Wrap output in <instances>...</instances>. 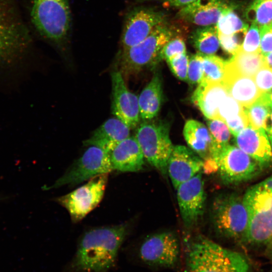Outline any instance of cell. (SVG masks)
<instances>
[{
	"instance_id": "cell-1",
	"label": "cell",
	"mask_w": 272,
	"mask_h": 272,
	"mask_svg": "<svg viewBox=\"0 0 272 272\" xmlns=\"http://www.w3.org/2000/svg\"><path fill=\"white\" fill-rule=\"evenodd\" d=\"M127 231V226L120 224L87 231L80 241L69 270L71 272H107L114 265Z\"/></svg>"
},
{
	"instance_id": "cell-2",
	"label": "cell",
	"mask_w": 272,
	"mask_h": 272,
	"mask_svg": "<svg viewBox=\"0 0 272 272\" xmlns=\"http://www.w3.org/2000/svg\"><path fill=\"white\" fill-rule=\"evenodd\" d=\"M30 16L35 30L62 54H67L72 33L69 0H30Z\"/></svg>"
},
{
	"instance_id": "cell-3",
	"label": "cell",
	"mask_w": 272,
	"mask_h": 272,
	"mask_svg": "<svg viewBox=\"0 0 272 272\" xmlns=\"http://www.w3.org/2000/svg\"><path fill=\"white\" fill-rule=\"evenodd\" d=\"M186 258L187 272H250L241 254L202 237L189 245Z\"/></svg>"
},
{
	"instance_id": "cell-4",
	"label": "cell",
	"mask_w": 272,
	"mask_h": 272,
	"mask_svg": "<svg viewBox=\"0 0 272 272\" xmlns=\"http://www.w3.org/2000/svg\"><path fill=\"white\" fill-rule=\"evenodd\" d=\"M174 34L173 28L165 21L139 43L126 49H119L118 70L123 78L137 75L162 60L161 50Z\"/></svg>"
},
{
	"instance_id": "cell-5",
	"label": "cell",
	"mask_w": 272,
	"mask_h": 272,
	"mask_svg": "<svg viewBox=\"0 0 272 272\" xmlns=\"http://www.w3.org/2000/svg\"><path fill=\"white\" fill-rule=\"evenodd\" d=\"M243 197L248 214L244 242L267 244L272 240V192L258 183L249 187Z\"/></svg>"
},
{
	"instance_id": "cell-6",
	"label": "cell",
	"mask_w": 272,
	"mask_h": 272,
	"mask_svg": "<svg viewBox=\"0 0 272 272\" xmlns=\"http://www.w3.org/2000/svg\"><path fill=\"white\" fill-rule=\"evenodd\" d=\"M212 219L214 228L220 235L244 242L248 214L243 197L236 193L217 197L212 206Z\"/></svg>"
},
{
	"instance_id": "cell-7",
	"label": "cell",
	"mask_w": 272,
	"mask_h": 272,
	"mask_svg": "<svg viewBox=\"0 0 272 272\" xmlns=\"http://www.w3.org/2000/svg\"><path fill=\"white\" fill-rule=\"evenodd\" d=\"M31 38L11 0H0V62L23 54Z\"/></svg>"
},
{
	"instance_id": "cell-8",
	"label": "cell",
	"mask_w": 272,
	"mask_h": 272,
	"mask_svg": "<svg viewBox=\"0 0 272 272\" xmlns=\"http://www.w3.org/2000/svg\"><path fill=\"white\" fill-rule=\"evenodd\" d=\"M170 125L163 121H144L138 128L135 138L145 159L163 175L173 146L169 137Z\"/></svg>"
},
{
	"instance_id": "cell-9",
	"label": "cell",
	"mask_w": 272,
	"mask_h": 272,
	"mask_svg": "<svg viewBox=\"0 0 272 272\" xmlns=\"http://www.w3.org/2000/svg\"><path fill=\"white\" fill-rule=\"evenodd\" d=\"M113 170L109 153L96 146H89L62 176L45 189L74 185Z\"/></svg>"
},
{
	"instance_id": "cell-10",
	"label": "cell",
	"mask_w": 272,
	"mask_h": 272,
	"mask_svg": "<svg viewBox=\"0 0 272 272\" xmlns=\"http://www.w3.org/2000/svg\"><path fill=\"white\" fill-rule=\"evenodd\" d=\"M108 174H102L73 191L60 196L56 201L69 212L74 223L82 220L101 201L107 183Z\"/></svg>"
},
{
	"instance_id": "cell-11",
	"label": "cell",
	"mask_w": 272,
	"mask_h": 272,
	"mask_svg": "<svg viewBox=\"0 0 272 272\" xmlns=\"http://www.w3.org/2000/svg\"><path fill=\"white\" fill-rule=\"evenodd\" d=\"M165 21L164 13L155 8L143 6L132 8L124 18L120 49H126L139 43Z\"/></svg>"
},
{
	"instance_id": "cell-12",
	"label": "cell",
	"mask_w": 272,
	"mask_h": 272,
	"mask_svg": "<svg viewBox=\"0 0 272 272\" xmlns=\"http://www.w3.org/2000/svg\"><path fill=\"white\" fill-rule=\"evenodd\" d=\"M218 171L225 184H237L256 176L262 168L236 146L225 147L218 160Z\"/></svg>"
},
{
	"instance_id": "cell-13",
	"label": "cell",
	"mask_w": 272,
	"mask_h": 272,
	"mask_svg": "<svg viewBox=\"0 0 272 272\" xmlns=\"http://www.w3.org/2000/svg\"><path fill=\"white\" fill-rule=\"evenodd\" d=\"M140 259L147 264L172 267L178 262L179 245L176 236L171 232H163L146 238L139 249Z\"/></svg>"
},
{
	"instance_id": "cell-14",
	"label": "cell",
	"mask_w": 272,
	"mask_h": 272,
	"mask_svg": "<svg viewBox=\"0 0 272 272\" xmlns=\"http://www.w3.org/2000/svg\"><path fill=\"white\" fill-rule=\"evenodd\" d=\"M176 190L182 220L184 226L190 228L197 222L204 211L206 194L201 172L181 184Z\"/></svg>"
},
{
	"instance_id": "cell-15",
	"label": "cell",
	"mask_w": 272,
	"mask_h": 272,
	"mask_svg": "<svg viewBox=\"0 0 272 272\" xmlns=\"http://www.w3.org/2000/svg\"><path fill=\"white\" fill-rule=\"evenodd\" d=\"M111 77L112 113L130 128H133L138 124L140 117L138 98L128 90L118 70L111 72Z\"/></svg>"
},
{
	"instance_id": "cell-16",
	"label": "cell",
	"mask_w": 272,
	"mask_h": 272,
	"mask_svg": "<svg viewBox=\"0 0 272 272\" xmlns=\"http://www.w3.org/2000/svg\"><path fill=\"white\" fill-rule=\"evenodd\" d=\"M183 134L189 148L202 160L204 173L218 171V160L208 128L201 122L191 119L185 122Z\"/></svg>"
},
{
	"instance_id": "cell-17",
	"label": "cell",
	"mask_w": 272,
	"mask_h": 272,
	"mask_svg": "<svg viewBox=\"0 0 272 272\" xmlns=\"http://www.w3.org/2000/svg\"><path fill=\"white\" fill-rule=\"evenodd\" d=\"M203 161L191 149L173 146L167 163V173L175 189L182 183L201 172Z\"/></svg>"
},
{
	"instance_id": "cell-18",
	"label": "cell",
	"mask_w": 272,
	"mask_h": 272,
	"mask_svg": "<svg viewBox=\"0 0 272 272\" xmlns=\"http://www.w3.org/2000/svg\"><path fill=\"white\" fill-rule=\"evenodd\" d=\"M233 7L227 0H196L181 8L177 16L199 26L217 25L222 14Z\"/></svg>"
},
{
	"instance_id": "cell-19",
	"label": "cell",
	"mask_w": 272,
	"mask_h": 272,
	"mask_svg": "<svg viewBox=\"0 0 272 272\" xmlns=\"http://www.w3.org/2000/svg\"><path fill=\"white\" fill-rule=\"evenodd\" d=\"M235 138L236 146L262 168L272 163V147L264 129H255L248 125Z\"/></svg>"
},
{
	"instance_id": "cell-20",
	"label": "cell",
	"mask_w": 272,
	"mask_h": 272,
	"mask_svg": "<svg viewBox=\"0 0 272 272\" xmlns=\"http://www.w3.org/2000/svg\"><path fill=\"white\" fill-rule=\"evenodd\" d=\"M223 84L229 94L244 108L251 106L262 94L253 78L238 73L229 60L226 62Z\"/></svg>"
},
{
	"instance_id": "cell-21",
	"label": "cell",
	"mask_w": 272,
	"mask_h": 272,
	"mask_svg": "<svg viewBox=\"0 0 272 272\" xmlns=\"http://www.w3.org/2000/svg\"><path fill=\"white\" fill-rule=\"evenodd\" d=\"M113 170L137 172L143 169L145 157L135 137H128L109 153Z\"/></svg>"
},
{
	"instance_id": "cell-22",
	"label": "cell",
	"mask_w": 272,
	"mask_h": 272,
	"mask_svg": "<svg viewBox=\"0 0 272 272\" xmlns=\"http://www.w3.org/2000/svg\"><path fill=\"white\" fill-rule=\"evenodd\" d=\"M229 95L223 84L201 81L194 91L191 100L208 119H217L218 108Z\"/></svg>"
},
{
	"instance_id": "cell-23",
	"label": "cell",
	"mask_w": 272,
	"mask_h": 272,
	"mask_svg": "<svg viewBox=\"0 0 272 272\" xmlns=\"http://www.w3.org/2000/svg\"><path fill=\"white\" fill-rule=\"evenodd\" d=\"M130 129L117 117L109 118L84 141V145L99 147L109 153L116 145L129 137Z\"/></svg>"
},
{
	"instance_id": "cell-24",
	"label": "cell",
	"mask_w": 272,
	"mask_h": 272,
	"mask_svg": "<svg viewBox=\"0 0 272 272\" xmlns=\"http://www.w3.org/2000/svg\"><path fill=\"white\" fill-rule=\"evenodd\" d=\"M163 97L162 78L159 73L156 72L138 98L140 115L142 119L149 120L158 115Z\"/></svg>"
},
{
	"instance_id": "cell-25",
	"label": "cell",
	"mask_w": 272,
	"mask_h": 272,
	"mask_svg": "<svg viewBox=\"0 0 272 272\" xmlns=\"http://www.w3.org/2000/svg\"><path fill=\"white\" fill-rule=\"evenodd\" d=\"M189 40L202 55L214 54L220 45L217 25L199 26L191 33Z\"/></svg>"
},
{
	"instance_id": "cell-26",
	"label": "cell",
	"mask_w": 272,
	"mask_h": 272,
	"mask_svg": "<svg viewBox=\"0 0 272 272\" xmlns=\"http://www.w3.org/2000/svg\"><path fill=\"white\" fill-rule=\"evenodd\" d=\"M246 110L249 126L255 129H262L265 131L266 123L272 112V105L269 94H263Z\"/></svg>"
},
{
	"instance_id": "cell-27",
	"label": "cell",
	"mask_w": 272,
	"mask_h": 272,
	"mask_svg": "<svg viewBox=\"0 0 272 272\" xmlns=\"http://www.w3.org/2000/svg\"><path fill=\"white\" fill-rule=\"evenodd\" d=\"M229 61L238 73L252 78L264 65L263 56L260 52L237 51Z\"/></svg>"
},
{
	"instance_id": "cell-28",
	"label": "cell",
	"mask_w": 272,
	"mask_h": 272,
	"mask_svg": "<svg viewBox=\"0 0 272 272\" xmlns=\"http://www.w3.org/2000/svg\"><path fill=\"white\" fill-rule=\"evenodd\" d=\"M246 17L259 27L272 24V0H254L246 11Z\"/></svg>"
},
{
	"instance_id": "cell-29",
	"label": "cell",
	"mask_w": 272,
	"mask_h": 272,
	"mask_svg": "<svg viewBox=\"0 0 272 272\" xmlns=\"http://www.w3.org/2000/svg\"><path fill=\"white\" fill-rule=\"evenodd\" d=\"M226 61L213 55H203V78L201 81L222 83Z\"/></svg>"
},
{
	"instance_id": "cell-30",
	"label": "cell",
	"mask_w": 272,
	"mask_h": 272,
	"mask_svg": "<svg viewBox=\"0 0 272 272\" xmlns=\"http://www.w3.org/2000/svg\"><path fill=\"white\" fill-rule=\"evenodd\" d=\"M211 135L217 160L223 149L229 145L230 131L227 124L218 119H209L207 122Z\"/></svg>"
},
{
	"instance_id": "cell-31",
	"label": "cell",
	"mask_w": 272,
	"mask_h": 272,
	"mask_svg": "<svg viewBox=\"0 0 272 272\" xmlns=\"http://www.w3.org/2000/svg\"><path fill=\"white\" fill-rule=\"evenodd\" d=\"M218 33L233 34L247 31L248 25L243 22L234 12L233 7L225 11L220 17L217 24Z\"/></svg>"
},
{
	"instance_id": "cell-32",
	"label": "cell",
	"mask_w": 272,
	"mask_h": 272,
	"mask_svg": "<svg viewBox=\"0 0 272 272\" xmlns=\"http://www.w3.org/2000/svg\"><path fill=\"white\" fill-rule=\"evenodd\" d=\"M260 28L257 25L251 23V26L248 27L241 45L237 51L247 53L260 52Z\"/></svg>"
},
{
	"instance_id": "cell-33",
	"label": "cell",
	"mask_w": 272,
	"mask_h": 272,
	"mask_svg": "<svg viewBox=\"0 0 272 272\" xmlns=\"http://www.w3.org/2000/svg\"><path fill=\"white\" fill-rule=\"evenodd\" d=\"M244 108L230 95L220 104L218 110L217 119L225 122L226 120L240 114Z\"/></svg>"
},
{
	"instance_id": "cell-34",
	"label": "cell",
	"mask_w": 272,
	"mask_h": 272,
	"mask_svg": "<svg viewBox=\"0 0 272 272\" xmlns=\"http://www.w3.org/2000/svg\"><path fill=\"white\" fill-rule=\"evenodd\" d=\"M203 55L197 53L189 58L187 82L190 84H199L203 78Z\"/></svg>"
},
{
	"instance_id": "cell-35",
	"label": "cell",
	"mask_w": 272,
	"mask_h": 272,
	"mask_svg": "<svg viewBox=\"0 0 272 272\" xmlns=\"http://www.w3.org/2000/svg\"><path fill=\"white\" fill-rule=\"evenodd\" d=\"M247 31L225 35L218 33L220 45L226 52L234 55L241 45Z\"/></svg>"
},
{
	"instance_id": "cell-36",
	"label": "cell",
	"mask_w": 272,
	"mask_h": 272,
	"mask_svg": "<svg viewBox=\"0 0 272 272\" xmlns=\"http://www.w3.org/2000/svg\"><path fill=\"white\" fill-rule=\"evenodd\" d=\"M189 58L184 53L166 60L172 73L179 79L187 81V71Z\"/></svg>"
},
{
	"instance_id": "cell-37",
	"label": "cell",
	"mask_w": 272,
	"mask_h": 272,
	"mask_svg": "<svg viewBox=\"0 0 272 272\" xmlns=\"http://www.w3.org/2000/svg\"><path fill=\"white\" fill-rule=\"evenodd\" d=\"M186 49L185 41L183 37L173 36L164 45L161 52L162 59L166 60L178 55L186 53Z\"/></svg>"
},
{
	"instance_id": "cell-38",
	"label": "cell",
	"mask_w": 272,
	"mask_h": 272,
	"mask_svg": "<svg viewBox=\"0 0 272 272\" xmlns=\"http://www.w3.org/2000/svg\"><path fill=\"white\" fill-rule=\"evenodd\" d=\"M253 78L262 94L272 93V69L264 65L257 72Z\"/></svg>"
},
{
	"instance_id": "cell-39",
	"label": "cell",
	"mask_w": 272,
	"mask_h": 272,
	"mask_svg": "<svg viewBox=\"0 0 272 272\" xmlns=\"http://www.w3.org/2000/svg\"><path fill=\"white\" fill-rule=\"evenodd\" d=\"M224 122L228 126L231 133L235 137L242 129L249 125L245 109L240 114L226 120Z\"/></svg>"
},
{
	"instance_id": "cell-40",
	"label": "cell",
	"mask_w": 272,
	"mask_h": 272,
	"mask_svg": "<svg viewBox=\"0 0 272 272\" xmlns=\"http://www.w3.org/2000/svg\"><path fill=\"white\" fill-rule=\"evenodd\" d=\"M260 31V50L264 55L272 52V24L259 27Z\"/></svg>"
},
{
	"instance_id": "cell-41",
	"label": "cell",
	"mask_w": 272,
	"mask_h": 272,
	"mask_svg": "<svg viewBox=\"0 0 272 272\" xmlns=\"http://www.w3.org/2000/svg\"><path fill=\"white\" fill-rule=\"evenodd\" d=\"M169 6L174 7L182 8L196 0H164Z\"/></svg>"
},
{
	"instance_id": "cell-42",
	"label": "cell",
	"mask_w": 272,
	"mask_h": 272,
	"mask_svg": "<svg viewBox=\"0 0 272 272\" xmlns=\"http://www.w3.org/2000/svg\"><path fill=\"white\" fill-rule=\"evenodd\" d=\"M265 132L272 147V112L266 120Z\"/></svg>"
},
{
	"instance_id": "cell-43",
	"label": "cell",
	"mask_w": 272,
	"mask_h": 272,
	"mask_svg": "<svg viewBox=\"0 0 272 272\" xmlns=\"http://www.w3.org/2000/svg\"><path fill=\"white\" fill-rule=\"evenodd\" d=\"M259 183L265 189L272 192V175Z\"/></svg>"
},
{
	"instance_id": "cell-44",
	"label": "cell",
	"mask_w": 272,
	"mask_h": 272,
	"mask_svg": "<svg viewBox=\"0 0 272 272\" xmlns=\"http://www.w3.org/2000/svg\"><path fill=\"white\" fill-rule=\"evenodd\" d=\"M263 56L264 65L272 69V52Z\"/></svg>"
},
{
	"instance_id": "cell-45",
	"label": "cell",
	"mask_w": 272,
	"mask_h": 272,
	"mask_svg": "<svg viewBox=\"0 0 272 272\" xmlns=\"http://www.w3.org/2000/svg\"><path fill=\"white\" fill-rule=\"evenodd\" d=\"M269 100L272 105V93L269 94Z\"/></svg>"
}]
</instances>
